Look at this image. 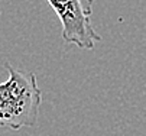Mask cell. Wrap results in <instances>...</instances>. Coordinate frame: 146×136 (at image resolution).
I'll return each instance as SVG.
<instances>
[{"label":"cell","instance_id":"1","mask_svg":"<svg viewBox=\"0 0 146 136\" xmlns=\"http://www.w3.org/2000/svg\"><path fill=\"white\" fill-rule=\"evenodd\" d=\"M5 68L7 80L0 83V126L13 130L32 127L38 122L42 103L36 75L31 71H20L9 62Z\"/></svg>","mask_w":146,"mask_h":136},{"label":"cell","instance_id":"2","mask_svg":"<svg viewBox=\"0 0 146 136\" xmlns=\"http://www.w3.org/2000/svg\"><path fill=\"white\" fill-rule=\"evenodd\" d=\"M62 25V39L80 49H94L101 41L91 23L94 0H46Z\"/></svg>","mask_w":146,"mask_h":136}]
</instances>
